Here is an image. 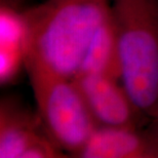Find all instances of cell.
<instances>
[{"label":"cell","instance_id":"obj_8","mask_svg":"<svg viewBox=\"0 0 158 158\" xmlns=\"http://www.w3.org/2000/svg\"><path fill=\"white\" fill-rule=\"evenodd\" d=\"M82 74H104L121 81L118 44L111 11L85 50L75 75Z\"/></svg>","mask_w":158,"mask_h":158},{"label":"cell","instance_id":"obj_9","mask_svg":"<svg viewBox=\"0 0 158 158\" xmlns=\"http://www.w3.org/2000/svg\"><path fill=\"white\" fill-rule=\"evenodd\" d=\"M146 131H148L150 137L153 139V141L155 142V144L158 146V115L150 119L149 125L146 128Z\"/></svg>","mask_w":158,"mask_h":158},{"label":"cell","instance_id":"obj_2","mask_svg":"<svg viewBox=\"0 0 158 158\" xmlns=\"http://www.w3.org/2000/svg\"><path fill=\"white\" fill-rule=\"evenodd\" d=\"M121 82L139 110L158 115V0H112Z\"/></svg>","mask_w":158,"mask_h":158},{"label":"cell","instance_id":"obj_3","mask_svg":"<svg viewBox=\"0 0 158 158\" xmlns=\"http://www.w3.org/2000/svg\"><path fill=\"white\" fill-rule=\"evenodd\" d=\"M26 72L48 138L68 156L77 157L99 125L73 78L30 61L26 63Z\"/></svg>","mask_w":158,"mask_h":158},{"label":"cell","instance_id":"obj_7","mask_svg":"<svg viewBox=\"0 0 158 158\" xmlns=\"http://www.w3.org/2000/svg\"><path fill=\"white\" fill-rule=\"evenodd\" d=\"M29 53V29L24 9L0 4V83H12L23 70Z\"/></svg>","mask_w":158,"mask_h":158},{"label":"cell","instance_id":"obj_1","mask_svg":"<svg viewBox=\"0 0 158 158\" xmlns=\"http://www.w3.org/2000/svg\"><path fill=\"white\" fill-rule=\"evenodd\" d=\"M112 0H45L24 9L29 29L27 62L73 78ZM26 62V63H27Z\"/></svg>","mask_w":158,"mask_h":158},{"label":"cell","instance_id":"obj_4","mask_svg":"<svg viewBox=\"0 0 158 158\" xmlns=\"http://www.w3.org/2000/svg\"><path fill=\"white\" fill-rule=\"evenodd\" d=\"M47 135L38 113L14 98L0 103V158L67 157Z\"/></svg>","mask_w":158,"mask_h":158},{"label":"cell","instance_id":"obj_10","mask_svg":"<svg viewBox=\"0 0 158 158\" xmlns=\"http://www.w3.org/2000/svg\"><path fill=\"white\" fill-rule=\"evenodd\" d=\"M2 2H5V3H8V4H12V5H15V6H19L21 7V4L23 2V0H1Z\"/></svg>","mask_w":158,"mask_h":158},{"label":"cell","instance_id":"obj_6","mask_svg":"<svg viewBox=\"0 0 158 158\" xmlns=\"http://www.w3.org/2000/svg\"><path fill=\"white\" fill-rule=\"evenodd\" d=\"M79 158H158V146L146 128L98 126Z\"/></svg>","mask_w":158,"mask_h":158},{"label":"cell","instance_id":"obj_5","mask_svg":"<svg viewBox=\"0 0 158 158\" xmlns=\"http://www.w3.org/2000/svg\"><path fill=\"white\" fill-rule=\"evenodd\" d=\"M88 110L99 126L143 128L150 119L142 113L119 79L104 74L73 77Z\"/></svg>","mask_w":158,"mask_h":158}]
</instances>
